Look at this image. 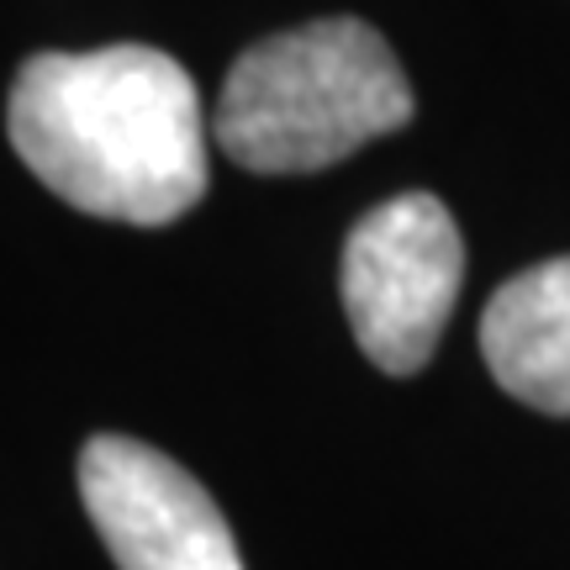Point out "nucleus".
Here are the masks:
<instances>
[{
	"label": "nucleus",
	"mask_w": 570,
	"mask_h": 570,
	"mask_svg": "<svg viewBox=\"0 0 570 570\" xmlns=\"http://www.w3.org/2000/svg\"><path fill=\"white\" fill-rule=\"evenodd\" d=\"M6 127L21 164L90 217L164 227L206 196L202 96L159 48L27 59Z\"/></svg>",
	"instance_id": "f257e3e1"
},
{
	"label": "nucleus",
	"mask_w": 570,
	"mask_h": 570,
	"mask_svg": "<svg viewBox=\"0 0 570 570\" xmlns=\"http://www.w3.org/2000/svg\"><path fill=\"white\" fill-rule=\"evenodd\" d=\"M412 122V85L360 17L254 42L217 96V142L254 175H312Z\"/></svg>",
	"instance_id": "f03ea898"
},
{
	"label": "nucleus",
	"mask_w": 570,
	"mask_h": 570,
	"mask_svg": "<svg viewBox=\"0 0 570 570\" xmlns=\"http://www.w3.org/2000/svg\"><path fill=\"white\" fill-rule=\"evenodd\" d=\"M465 244L449 206L428 190L365 212L344 244V306L370 365L417 375L460 302Z\"/></svg>",
	"instance_id": "7ed1b4c3"
},
{
	"label": "nucleus",
	"mask_w": 570,
	"mask_h": 570,
	"mask_svg": "<svg viewBox=\"0 0 570 570\" xmlns=\"http://www.w3.org/2000/svg\"><path fill=\"white\" fill-rule=\"evenodd\" d=\"M80 497L122 570H244L212 491L138 439H90L80 449Z\"/></svg>",
	"instance_id": "20e7f679"
},
{
	"label": "nucleus",
	"mask_w": 570,
	"mask_h": 570,
	"mask_svg": "<svg viewBox=\"0 0 570 570\" xmlns=\"http://www.w3.org/2000/svg\"><path fill=\"white\" fill-rule=\"evenodd\" d=\"M481 354L523 407L570 417V254L512 275L487 302Z\"/></svg>",
	"instance_id": "39448f33"
}]
</instances>
